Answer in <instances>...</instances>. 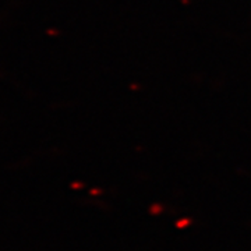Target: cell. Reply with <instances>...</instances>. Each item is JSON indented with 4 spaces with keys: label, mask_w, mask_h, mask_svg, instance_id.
I'll return each mask as SVG.
<instances>
[]
</instances>
